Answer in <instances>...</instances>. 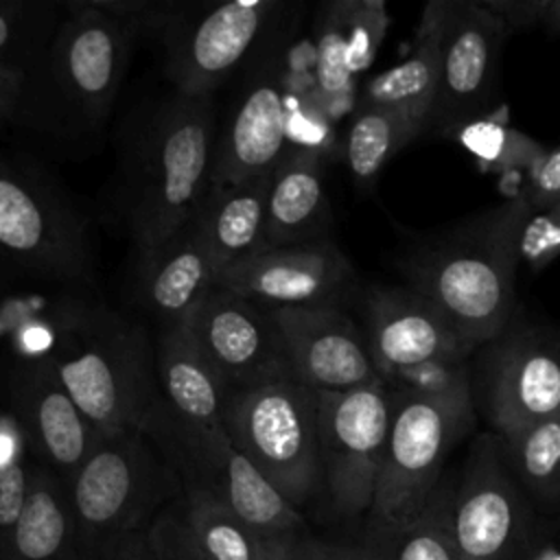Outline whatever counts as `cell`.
<instances>
[{"instance_id":"cell-1","label":"cell","mask_w":560,"mask_h":560,"mask_svg":"<svg viewBox=\"0 0 560 560\" xmlns=\"http://www.w3.org/2000/svg\"><path fill=\"white\" fill-rule=\"evenodd\" d=\"M532 212L521 192L400 262L409 287L435 302L475 348L514 322L518 241Z\"/></svg>"},{"instance_id":"cell-2","label":"cell","mask_w":560,"mask_h":560,"mask_svg":"<svg viewBox=\"0 0 560 560\" xmlns=\"http://www.w3.org/2000/svg\"><path fill=\"white\" fill-rule=\"evenodd\" d=\"M136 42L138 33L94 0H68L48 50L24 74L15 122L70 142L98 136Z\"/></svg>"},{"instance_id":"cell-3","label":"cell","mask_w":560,"mask_h":560,"mask_svg":"<svg viewBox=\"0 0 560 560\" xmlns=\"http://www.w3.org/2000/svg\"><path fill=\"white\" fill-rule=\"evenodd\" d=\"M217 122L212 96L173 92L142 122L122 175V217L142 256L179 232L212 184Z\"/></svg>"},{"instance_id":"cell-4","label":"cell","mask_w":560,"mask_h":560,"mask_svg":"<svg viewBox=\"0 0 560 560\" xmlns=\"http://www.w3.org/2000/svg\"><path fill=\"white\" fill-rule=\"evenodd\" d=\"M52 368L103 440L144 431L160 402L147 328L98 298L66 335Z\"/></svg>"},{"instance_id":"cell-5","label":"cell","mask_w":560,"mask_h":560,"mask_svg":"<svg viewBox=\"0 0 560 560\" xmlns=\"http://www.w3.org/2000/svg\"><path fill=\"white\" fill-rule=\"evenodd\" d=\"M83 560H105L184 494V481L144 431L101 440L66 483Z\"/></svg>"},{"instance_id":"cell-6","label":"cell","mask_w":560,"mask_h":560,"mask_svg":"<svg viewBox=\"0 0 560 560\" xmlns=\"http://www.w3.org/2000/svg\"><path fill=\"white\" fill-rule=\"evenodd\" d=\"M223 429L298 510L322 494L315 389L289 361L230 387Z\"/></svg>"},{"instance_id":"cell-7","label":"cell","mask_w":560,"mask_h":560,"mask_svg":"<svg viewBox=\"0 0 560 560\" xmlns=\"http://www.w3.org/2000/svg\"><path fill=\"white\" fill-rule=\"evenodd\" d=\"M0 267L57 289L96 295L85 223L39 173L0 153Z\"/></svg>"},{"instance_id":"cell-8","label":"cell","mask_w":560,"mask_h":560,"mask_svg":"<svg viewBox=\"0 0 560 560\" xmlns=\"http://www.w3.org/2000/svg\"><path fill=\"white\" fill-rule=\"evenodd\" d=\"M392 422L363 536L411 523L442 481L448 453L475 424V398L431 400L392 392Z\"/></svg>"},{"instance_id":"cell-9","label":"cell","mask_w":560,"mask_h":560,"mask_svg":"<svg viewBox=\"0 0 560 560\" xmlns=\"http://www.w3.org/2000/svg\"><path fill=\"white\" fill-rule=\"evenodd\" d=\"M315 400L322 494L339 518H365L389 435L392 394L374 381L348 392H315Z\"/></svg>"},{"instance_id":"cell-10","label":"cell","mask_w":560,"mask_h":560,"mask_svg":"<svg viewBox=\"0 0 560 560\" xmlns=\"http://www.w3.org/2000/svg\"><path fill=\"white\" fill-rule=\"evenodd\" d=\"M280 9V0L190 2L162 39L173 90L182 96H212L269 35Z\"/></svg>"},{"instance_id":"cell-11","label":"cell","mask_w":560,"mask_h":560,"mask_svg":"<svg viewBox=\"0 0 560 560\" xmlns=\"http://www.w3.org/2000/svg\"><path fill=\"white\" fill-rule=\"evenodd\" d=\"M534 512L497 433L468 448L455 483V536L462 560H510L534 534Z\"/></svg>"},{"instance_id":"cell-12","label":"cell","mask_w":560,"mask_h":560,"mask_svg":"<svg viewBox=\"0 0 560 560\" xmlns=\"http://www.w3.org/2000/svg\"><path fill=\"white\" fill-rule=\"evenodd\" d=\"M477 394L497 435L560 413V346L514 322L481 346Z\"/></svg>"},{"instance_id":"cell-13","label":"cell","mask_w":560,"mask_h":560,"mask_svg":"<svg viewBox=\"0 0 560 560\" xmlns=\"http://www.w3.org/2000/svg\"><path fill=\"white\" fill-rule=\"evenodd\" d=\"M33 457L68 483L103 440L61 383L52 363H28L0 374Z\"/></svg>"},{"instance_id":"cell-14","label":"cell","mask_w":560,"mask_h":560,"mask_svg":"<svg viewBox=\"0 0 560 560\" xmlns=\"http://www.w3.org/2000/svg\"><path fill=\"white\" fill-rule=\"evenodd\" d=\"M354 282L348 258L328 238L273 247L219 271L217 287L258 306H337Z\"/></svg>"},{"instance_id":"cell-15","label":"cell","mask_w":560,"mask_h":560,"mask_svg":"<svg viewBox=\"0 0 560 560\" xmlns=\"http://www.w3.org/2000/svg\"><path fill=\"white\" fill-rule=\"evenodd\" d=\"M291 92L276 59H262L247 79L228 129L217 140L212 184L265 179L289 153Z\"/></svg>"},{"instance_id":"cell-16","label":"cell","mask_w":560,"mask_h":560,"mask_svg":"<svg viewBox=\"0 0 560 560\" xmlns=\"http://www.w3.org/2000/svg\"><path fill=\"white\" fill-rule=\"evenodd\" d=\"M365 343L378 378L433 359H468L477 350L427 295L378 287L365 298Z\"/></svg>"},{"instance_id":"cell-17","label":"cell","mask_w":560,"mask_h":560,"mask_svg":"<svg viewBox=\"0 0 560 560\" xmlns=\"http://www.w3.org/2000/svg\"><path fill=\"white\" fill-rule=\"evenodd\" d=\"M293 372L315 392H348L381 381L365 335L339 306L271 308Z\"/></svg>"},{"instance_id":"cell-18","label":"cell","mask_w":560,"mask_h":560,"mask_svg":"<svg viewBox=\"0 0 560 560\" xmlns=\"http://www.w3.org/2000/svg\"><path fill=\"white\" fill-rule=\"evenodd\" d=\"M505 35L503 24L481 0H446L442 77L431 122L457 129L481 116Z\"/></svg>"},{"instance_id":"cell-19","label":"cell","mask_w":560,"mask_h":560,"mask_svg":"<svg viewBox=\"0 0 560 560\" xmlns=\"http://www.w3.org/2000/svg\"><path fill=\"white\" fill-rule=\"evenodd\" d=\"M186 324L230 387L287 361L271 311L234 291L212 289Z\"/></svg>"},{"instance_id":"cell-20","label":"cell","mask_w":560,"mask_h":560,"mask_svg":"<svg viewBox=\"0 0 560 560\" xmlns=\"http://www.w3.org/2000/svg\"><path fill=\"white\" fill-rule=\"evenodd\" d=\"M217 262L195 214L155 249L136 256V300L160 328L186 324L217 289Z\"/></svg>"},{"instance_id":"cell-21","label":"cell","mask_w":560,"mask_h":560,"mask_svg":"<svg viewBox=\"0 0 560 560\" xmlns=\"http://www.w3.org/2000/svg\"><path fill=\"white\" fill-rule=\"evenodd\" d=\"M186 488L208 490L269 540L282 542L306 532L302 510L232 444L225 431L208 446L195 479Z\"/></svg>"},{"instance_id":"cell-22","label":"cell","mask_w":560,"mask_h":560,"mask_svg":"<svg viewBox=\"0 0 560 560\" xmlns=\"http://www.w3.org/2000/svg\"><path fill=\"white\" fill-rule=\"evenodd\" d=\"M383 0H335L315 22L313 83L322 98L350 94L357 74L368 70L387 33Z\"/></svg>"},{"instance_id":"cell-23","label":"cell","mask_w":560,"mask_h":560,"mask_svg":"<svg viewBox=\"0 0 560 560\" xmlns=\"http://www.w3.org/2000/svg\"><path fill=\"white\" fill-rule=\"evenodd\" d=\"M328 214L322 153L289 149L267 177L265 249L324 241Z\"/></svg>"},{"instance_id":"cell-24","label":"cell","mask_w":560,"mask_h":560,"mask_svg":"<svg viewBox=\"0 0 560 560\" xmlns=\"http://www.w3.org/2000/svg\"><path fill=\"white\" fill-rule=\"evenodd\" d=\"M444 7L446 0H431L424 7L411 52L368 81L361 105L400 112L422 129L431 122L442 77Z\"/></svg>"},{"instance_id":"cell-25","label":"cell","mask_w":560,"mask_h":560,"mask_svg":"<svg viewBox=\"0 0 560 560\" xmlns=\"http://www.w3.org/2000/svg\"><path fill=\"white\" fill-rule=\"evenodd\" d=\"M0 560H83L68 486L39 464L24 508L0 549Z\"/></svg>"},{"instance_id":"cell-26","label":"cell","mask_w":560,"mask_h":560,"mask_svg":"<svg viewBox=\"0 0 560 560\" xmlns=\"http://www.w3.org/2000/svg\"><path fill=\"white\" fill-rule=\"evenodd\" d=\"M267 177L245 184H210L197 212L217 269L265 252Z\"/></svg>"},{"instance_id":"cell-27","label":"cell","mask_w":560,"mask_h":560,"mask_svg":"<svg viewBox=\"0 0 560 560\" xmlns=\"http://www.w3.org/2000/svg\"><path fill=\"white\" fill-rule=\"evenodd\" d=\"M184 518L212 560H278L287 540L276 542L260 536L214 494L201 488H184L179 497Z\"/></svg>"},{"instance_id":"cell-28","label":"cell","mask_w":560,"mask_h":560,"mask_svg":"<svg viewBox=\"0 0 560 560\" xmlns=\"http://www.w3.org/2000/svg\"><path fill=\"white\" fill-rule=\"evenodd\" d=\"M361 540L378 560H462L455 536V481L442 477L422 512L405 527Z\"/></svg>"},{"instance_id":"cell-29","label":"cell","mask_w":560,"mask_h":560,"mask_svg":"<svg viewBox=\"0 0 560 560\" xmlns=\"http://www.w3.org/2000/svg\"><path fill=\"white\" fill-rule=\"evenodd\" d=\"M497 438L525 494L547 505L560 503V413Z\"/></svg>"},{"instance_id":"cell-30","label":"cell","mask_w":560,"mask_h":560,"mask_svg":"<svg viewBox=\"0 0 560 560\" xmlns=\"http://www.w3.org/2000/svg\"><path fill=\"white\" fill-rule=\"evenodd\" d=\"M422 131L411 118L400 112L361 105L350 120L346 136V164L359 184H370L383 171V166L407 147Z\"/></svg>"},{"instance_id":"cell-31","label":"cell","mask_w":560,"mask_h":560,"mask_svg":"<svg viewBox=\"0 0 560 560\" xmlns=\"http://www.w3.org/2000/svg\"><path fill=\"white\" fill-rule=\"evenodd\" d=\"M66 18L61 0H0V66L28 72Z\"/></svg>"},{"instance_id":"cell-32","label":"cell","mask_w":560,"mask_h":560,"mask_svg":"<svg viewBox=\"0 0 560 560\" xmlns=\"http://www.w3.org/2000/svg\"><path fill=\"white\" fill-rule=\"evenodd\" d=\"M453 131L457 144H462L486 171L494 173L525 171L529 175L547 153V149L532 136L497 116H479Z\"/></svg>"},{"instance_id":"cell-33","label":"cell","mask_w":560,"mask_h":560,"mask_svg":"<svg viewBox=\"0 0 560 560\" xmlns=\"http://www.w3.org/2000/svg\"><path fill=\"white\" fill-rule=\"evenodd\" d=\"M35 466L22 424L0 387V549L24 508Z\"/></svg>"},{"instance_id":"cell-34","label":"cell","mask_w":560,"mask_h":560,"mask_svg":"<svg viewBox=\"0 0 560 560\" xmlns=\"http://www.w3.org/2000/svg\"><path fill=\"white\" fill-rule=\"evenodd\" d=\"M387 389L431 398V400H468L475 398L468 359H433L381 378Z\"/></svg>"},{"instance_id":"cell-35","label":"cell","mask_w":560,"mask_h":560,"mask_svg":"<svg viewBox=\"0 0 560 560\" xmlns=\"http://www.w3.org/2000/svg\"><path fill=\"white\" fill-rule=\"evenodd\" d=\"M149 540L155 560H212L192 536L179 499L164 508L149 525Z\"/></svg>"},{"instance_id":"cell-36","label":"cell","mask_w":560,"mask_h":560,"mask_svg":"<svg viewBox=\"0 0 560 560\" xmlns=\"http://www.w3.org/2000/svg\"><path fill=\"white\" fill-rule=\"evenodd\" d=\"M560 256V201L534 210L523 225L518 258L534 271H542Z\"/></svg>"},{"instance_id":"cell-37","label":"cell","mask_w":560,"mask_h":560,"mask_svg":"<svg viewBox=\"0 0 560 560\" xmlns=\"http://www.w3.org/2000/svg\"><path fill=\"white\" fill-rule=\"evenodd\" d=\"M523 195L532 210H540L560 201V147L547 151L538 166L529 173Z\"/></svg>"},{"instance_id":"cell-38","label":"cell","mask_w":560,"mask_h":560,"mask_svg":"<svg viewBox=\"0 0 560 560\" xmlns=\"http://www.w3.org/2000/svg\"><path fill=\"white\" fill-rule=\"evenodd\" d=\"M549 2L551 0H481L508 33L542 24Z\"/></svg>"},{"instance_id":"cell-39","label":"cell","mask_w":560,"mask_h":560,"mask_svg":"<svg viewBox=\"0 0 560 560\" xmlns=\"http://www.w3.org/2000/svg\"><path fill=\"white\" fill-rule=\"evenodd\" d=\"M278 560H335V549L332 542H324L304 532L282 545Z\"/></svg>"},{"instance_id":"cell-40","label":"cell","mask_w":560,"mask_h":560,"mask_svg":"<svg viewBox=\"0 0 560 560\" xmlns=\"http://www.w3.org/2000/svg\"><path fill=\"white\" fill-rule=\"evenodd\" d=\"M24 85V72L0 66V131L15 122V112Z\"/></svg>"},{"instance_id":"cell-41","label":"cell","mask_w":560,"mask_h":560,"mask_svg":"<svg viewBox=\"0 0 560 560\" xmlns=\"http://www.w3.org/2000/svg\"><path fill=\"white\" fill-rule=\"evenodd\" d=\"M105 560H155L151 540H149V529L136 532L120 540Z\"/></svg>"},{"instance_id":"cell-42","label":"cell","mask_w":560,"mask_h":560,"mask_svg":"<svg viewBox=\"0 0 560 560\" xmlns=\"http://www.w3.org/2000/svg\"><path fill=\"white\" fill-rule=\"evenodd\" d=\"M510 560H560V547L536 532Z\"/></svg>"},{"instance_id":"cell-43","label":"cell","mask_w":560,"mask_h":560,"mask_svg":"<svg viewBox=\"0 0 560 560\" xmlns=\"http://www.w3.org/2000/svg\"><path fill=\"white\" fill-rule=\"evenodd\" d=\"M332 549H335V560H378L376 553L363 540L357 545H348V542L332 545Z\"/></svg>"},{"instance_id":"cell-44","label":"cell","mask_w":560,"mask_h":560,"mask_svg":"<svg viewBox=\"0 0 560 560\" xmlns=\"http://www.w3.org/2000/svg\"><path fill=\"white\" fill-rule=\"evenodd\" d=\"M545 28L553 35H560V0H551L549 9L545 13Z\"/></svg>"},{"instance_id":"cell-45","label":"cell","mask_w":560,"mask_h":560,"mask_svg":"<svg viewBox=\"0 0 560 560\" xmlns=\"http://www.w3.org/2000/svg\"><path fill=\"white\" fill-rule=\"evenodd\" d=\"M0 276H2V267H0Z\"/></svg>"},{"instance_id":"cell-46","label":"cell","mask_w":560,"mask_h":560,"mask_svg":"<svg viewBox=\"0 0 560 560\" xmlns=\"http://www.w3.org/2000/svg\"><path fill=\"white\" fill-rule=\"evenodd\" d=\"M558 346H560V341H558Z\"/></svg>"}]
</instances>
